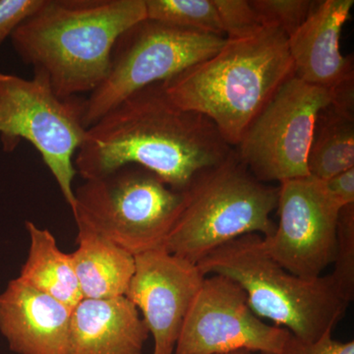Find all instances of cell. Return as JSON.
I'll use <instances>...</instances> for the list:
<instances>
[{"mask_svg": "<svg viewBox=\"0 0 354 354\" xmlns=\"http://www.w3.org/2000/svg\"><path fill=\"white\" fill-rule=\"evenodd\" d=\"M234 150L209 118L179 108L162 83H156L129 95L87 128L74 167L84 180H91L125 165H138L183 191Z\"/></svg>", "mask_w": 354, "mask_h": 354, "instance_id": "cell-1", "label": "cell"}, {"mask_svg": "<svg viewBox=\"0 0 354 354\" xmlns=\"http://www.w3.org/2000/svg\"><path fill=\"white\" fill-rule=\"evenodd\" d=\"M146 18L145 0H43L10 38L35 75L69 99L101 85L114 44Z\"/></svg>", "mask_w": 354, "mask_h": 354, "instance_id": "cell-2", "label": "cell"}, {"mask_svg": "<svg viewBox=\"0 0 354 354\" xmlns=\"http://www.w3.org/2000/svg\"><path fill=\"white\" fill-rule=\"evenodd\" d=\"M293 76L288 37L264 26L252 36L225 39L211 57L162 82L176 106L209 118L232 148Z\"/></svg>", "mask_w": 354, "mask_h": 354, "instance_id": "cell-3", "label": "cell"}, {"mask_svg": "<svg viewBox=\"0 0 354 354\" xmlns=\"http://www.w3.org/2000/svg\"><path fill=\"white\" fill-rule=\"evenodd\" d=\"M262 236L251 234L218 247L198 263L200 271L237 283L249 307L261 319L312 342L333 332L348 304L329 276L305 279L286 271L261 246Z\"/></svg>", "mask_w": 354, "mask_h": 354, "instance_id": "cell-4", "label": "cell"}, {"mask_svg": "<svg viewBox=\"0 0 354 354\" xmlns=\"http://www.w3.org/2000/svg\"><path fill=\"white\" fill-rule=\"evenodd\" d=\"M183 193V209L162 248L194 264L239 237H268L276 230L271 215L279 188L257 180L234 150L198 174Z\"/></svg>", "mask_w": 354, "mask_h": 354, "instance_id": "cell-5", "label": "cell"}, {"mask_svg": "<svg viewBox=\"0 0 354 354\" xmlns=\"http://www.w3.org/2000/svg\"><path fill=\"white\" fill-rule=\"evenodd\" d=\"M77 227L101 235L133 256L162 248L180 215L183 191L138 165H125L77 188Z\"/></svg>", "mask_w": 354, "mask_h": 354, "instance_id": "cell-6", "label": "cell"}, {"mask_svg": "<svg viewBox=\"0 0 354 354\" xmlns=\"http://www.w3.org/2000/svg\"><path fill=\"white\" fill-rule=\"evenodd\" d=\"M85 100L58 97L39 75L32 79L0 71V138L12 152L26 140L36 148L55 177L70 209L76 204L74 158L87 128L83 122Z\"/></svg>", "mask_w": 354, "mask_h": 354, "instance_id": "cell-7", "label": "cell"}, {"mask_svg": "<svg viewBox=\"0 0 354 354\" xmlns=\"http://www.w3.org/2000/svg\"><path fill=\"white\" fill-rule=\"evenodd\" d=\"M225 37L204 34L151 19L120 35L111 51L108 75L85 100L86 128L137 91L174 78L211 57Z\"/></svg>", "mask_w": 354, "mask_h": 354, "instance_id": "cell-8", "label": "cell"}, {"mask_svg": "<svg viewBox=\"0 0 354 354\" xmlns=\"http://www.w3.org/2000/svg\"><path fill=\"white\" fill-rule=\"evenodd\" d=\"M332 95L290 77L247 128L235 147L257 180L279 183L309 176L307 157L317 115Z\"/></svg>", "mask_w": 354, "mask_h": 354, "instance_id": "cell-9", "label": "cell"}, {"mask_svg": "<svg viewBox=\"0 0 354 354\" xmlns=\"http://www.w3.org/2000/svg\"><path fill=\"white\" fill-rule=\"evenodd\" d=\"M290 333L253 313L243 290L225 277L205 278L181 328L174 354L246 351L283 354Z\"/></svg>", "mask_w": 354, "mask_h": 354, "instance_id": "cell-10", "label": "cell"}, {"mask_svg": "<svg viewBox=\"0 0 354 354\" xmlns=\"http://www.w3.org/2000/svg\"><path fill=\"white\" fill-rule=\"evenodd\" d=\"M279 221L262 237L265 253L286 271L305 279L320 278L334 263L339 208L312 176L279 183Z\"/></svg>", "mask_w": 354, "mask_h": 354, "instance_id": "cell-11", "label": "cell"}, {"mask_svg": "<svg viewBox=\"0 0 354 354\" xmlns=\"http://www.w3.org/2000/svg\"><path fill=\"white\" fill-rule=\"evenodd\" d=\"M134 259L125 297L152 335L153 354H174L184 320L206 277L197 264L165 248L139 254Z\"/></svg>", "mask_w": 354, "mask_h": 354, "instance_id": "cell-12", "label": "cell"}, {"mask_svg": "<svg viewBox=\"0 0 354 354\" xmlns=\"http://www.w3.org/2000/svg\"><path fill=\"white\" fill-rule=\"evenodd\" d=\"M353 0L315 1L304 24L288 38L293 76L330 93L354 82L353 55L341 50L342 29Z\"/></svg>", "mask_w": 354, "mask_h": 354, "instance_id": "cell-13", "label": "cell"}, {"mask_svg": "<svg viewBox=\"0 0 354 354\" xmlns=\"http://www.w3.org/2000/svg\"><path fill=\"white\" fill-rule=\"evenodd\" d=\"M71 315L62 302L18 278L0 295V332L17 354H68Z\"/></svg>", "mask_w": 354, "mask_h": 354, "instance_id": "cell-14", "label": "cell"}, {"mask_svg": "<svg viewBox=\"0 0 354 354\" xmlns=\"http://www.w3.org/2000/svg\"><path fill=\"white\" fill-rule=\"evenodd\" d=\"M149 335L127 297L84 298L72 311L68 354H142Z\"/></svg>", "mask_w": 354, "mask_h": 354, "instance_id": "cell-15", "label": "cell"}, {"mask_svg": "<svg viewBox=\"0 0 354 354\" xmlns=\"http://www.w3.org/2000/svg\"><path fill=\"white\" fill-rule=\"evenodd\" d=\"M70 254L83 299L125 297L134 274V256L83 227Z\"/></svg>", "mask_w": 354, "mask_h": 354, "instance_id": "cell-16", "label": "cell"}, {"mask_svg": "<svg viewBox=\"0 0 354 354\" xmlns=\"http://www.w3.org/2000/svg\"><path fill=\"white\" fill-rule=\"evenodd\" d=\"M26 228L30 236L29 253L18 279L73 311L83 295L71 256L60 250L50 230L32 221L26 223Z\"/></svg>", "mask_w": 354, "mask_h": 354, "instance_id": "cell-17", "label": "cell"}, {"mask_svg": "<svg viewBox=\"0 0 354 354\" xmlns=\"http://www.w3.org/2000/svg\"><path fill=\"white\" fill-rule=\"evenodd\" d=\"M354 167V111L332 102L317 115L310 144L309 176L326 180Z\"/></svg>", "mask_w": 354, "mask_h": 354, "instance_id": "cell-18", "label": "cell"}, {"mask_svg": "<svg viewBox=\"0 0 354 354\" xmlns=\"http://www.w3.org/2000/svg\"><path fill=\"white\" fill-rule=\"evenodd\" d=\"M145 4L148 19L225 37L213 0H145Z\"/></svg>", "mask_w": 354, "mask_h": 354, "instance_id": "cell-19", "label": "cell"}, {"mask_svg": "<svg viewBox=\"0 0 354 354\" xmlns=\"http://www.w3.org/2000/svg\"><path fill=\"white\" fill-rule=\"evenodd\" d=\"M334 272L330 279L342 299L349 304L354 297V204L344 207L337 218Z\"/></svg>", "mask_w": 354, "mask_h": 354, "instance_id": "cell-20", "label": "cell"}, {"mask_svg": "<svg viewBox=\"0 0 354 354\" xmlns=\"http://www.w3.org/2000/svg\"><path fill=\"white\" fill-rule=\"evenodd\" d=\"M263 25L281 30L290 37L304 24L315 1L313 0H250Z\"/></svg>", "mask_w": 354, "mask_h": 354, "instance_id": "cell-21", "label": "cell"}, {"mask_svg": "<svg viewBox=\"0 0 354 354\" xmlns=\"http://www.w3.org/2000/svg\"><path fill=\"white\" fill-rule=\"evenodd\" d=\"M225 39L252 36L264 25L250 0H213Z\"/></svg>", "mask_w": 354, "mask_h": 354, "instance_id": "cell-22", "label": "cell"}, {"mask_svg": "<svg viewBox=\"0 0 354 354\" xmlns=\"http://www.w3.org/2000/svg\"><path fill=\"white\" fill-rule=\"evenodd\" d=\"M327 333L315 342H307L291 335L283 354H354V342H342Z\"/></svg>", "mask_w": 354, "mask_h": 354, "instance_id": "cell-23", "label": "cell"}, {"mask_svg": "<svg viewBox=\"0 0 354 354\" xmlns=\"http://www.w3.org/2000/svg\"><path fill=\"white\" fill-rule=\"evenodd\" d=\"M43 0H0V44L41 4Z\"/></svg>", "mask_w": 354, "mask_h": 354, "instance_id": "cell-24", "label": "cell"}, {"mask_svg": "<svg viewBox=\"0 0 354 354\" xmlns=\"http://www.w3.org/2000/svg\"><path fill=\"white\" fill-rule=\"evenodd\" d=\"M321 183L328 196L339 208L354 204V167Z\"/></svg>", "mask_w": 354, "mask_h": 354, "instance_id": "cell-25", "label": "cell"}, {"mask_svg": "<svg viewBox=\"0 0 354 354\" xmlns=\"http://www.w3.org/2000/svg\"><path fill=\"white\" fill-rule=\"evenodd\" d=\"M223 354H251V353H249V351H232V353H223Z\"/></svg>", "mask_w": 354, "mask_h": 354, "instance_id": "cell-26", "label": "cell"}]
</instances>
